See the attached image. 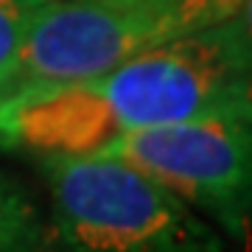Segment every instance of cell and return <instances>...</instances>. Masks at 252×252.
<instances>
[{
    "label": "cell",
    "mask_w": 252,
    "mask_h": 252,
    "mask_svg": "<svg viewBox=\"0 0 252 252\" xmlns=\"http://www.w3.org/2000/svg\"><path fill=\"white\" fill-rule=\"evenodd\" d=\"M241 0H51L20 48L0 101L112 70L227 20Z\"/></svg>",
    "instance_id": "3"
},
{
    "label": "cell",
    "mask_w": 252,
    "mask_h": 252,
    "mask_svg": "<svg viewBox=\"0 0 252 252\" xmlns=\"http://www.w3.org/2000/svg\"><path fill=\"white\" fill-rule=\"evenodd\" d=\"M216 31L221 34L230 54L238 59V64L252 73V0H241L230 17L216 23Z\"/></svg>",
    "instance_id": "7"
},
{
    "label": "cell",
    "mask_w": 252,
    "mask_h": 252,
    "mask_svg": "<svg viewBox=\"0 0 252 252\" xmlns=\"http://www.w3.org/2000/svg\"><path fill=\"white\" fill-rule=\"evenodd\" d=\"M98 152L152 174L205 213L221 235L252 247V115L143 129Z\"/></svg>",
    "instance_id": "4"
},
{
    "label": "cell",
    "mask_w": 252,
    "mask_h": 252,
    "mask_svg": "<svg viewBox=\"0 0 252 252\" xmlns=\"http://www.w3.org/2000/svg\"><path fill=\"white\" fill-rule=\"evenodd\" d=\"M221 115H252V73L210 26L98 76L0 101V152L76 157L132 132Z\"/></svg>",
    "instance_id": "1"
},
{
    "label": "cell",
    "mask_w": 252,
    "mask_h": 252,
    "mask_svg": "<svg viewBox=\"0 0 252 252\" xmlns=\"http://www.w3.org/2000/svg\"><path fill=\"white\" fill-rule=\"evenodd\" d=\"M51 0H0V90L6 87L28 31Z\"/></svg>",
    "instance_id": "6"
},
{
    "label": "cell",
    "mask_w": 252,
    "mask_h": 252,
    "mask_svg": "<svg viewBox=\"0 0 252 252\" xmlns=\"http://www.w3.org/2000/svg\"><path fill=\"white\" fill-rule=\"evenodd\" d=\"M54 252H230L199 210L115 154H45Z\"/></svg>",
    "instance_id": "2"
},
{
    "label": "cell",
    "mask_w": 252,
    "mask_h": 252,
    "mask_svg": "<svg viewBox=\"0 0 252 252\" xmlns=\"http://www.w3.org/2000/svg\"><path fill=\"white\" fill-rule=\"evenodd\" d=\"M0 252H51V233L28 190L0 171Z\"/></svg>",
    "instance_id": "5"
}]
</instances>
